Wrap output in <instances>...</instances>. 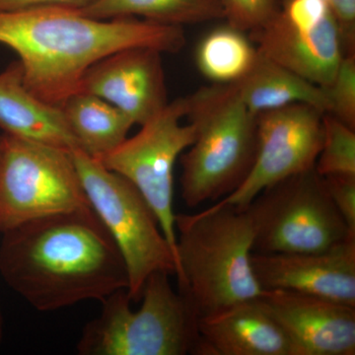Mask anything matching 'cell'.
I'll return each mask as SVG.
<instances>
[{
	"instance_id": "9c48e42d",
	"label": "cell",
	"mask_w": 355,
	"mask_h": 355,
	"mask_svg": "<svg viewBox=\"0 0 355 355\" xmlns=\"http://www.w3.org/2000/svg\"><path fill=\"white\" fill-rule=\"evenodd\" d=\"M186 97L168 103L137 135L100 159L107 169L121 175L137 187L157 216L176 259V229L173 207L174 168L178 158L193 144L196 128L183 123Z\"/></svg>"
},
{
	"instance_id": "7c38bea8",
	"label": "cell",
	"mask_w": 355,
	"mask_h": 355,
	"mask_svg": "<svg viewBox=\"0 0 355 355\" xmlns=\"http://www.w3.org/2000/svg\"><path fill=\"white\" fill-rule=\"evenodd\" d=\"M263 291L280 289L355 307V238L311 253H252Z\"/></svg>"
},
{
	"instance_id": "8fae6325",
	"label": "cell",
	"mask_w": 355,
	"mask_h": 355,
	"mask_svg": "<svg viewBox=\"0 0 355 355\" xmlns=\"http://www.w3.org/2000/svg\"><path fill=\"white\" fill-rule=\"evenodd\" d=\"M162 55L146 46L114 51L89 67L77 92L98 96L144 125L169 103Z\"/></svg>"
},
{
	"instance_id": "cb8c5ba5",
	"label": "cell",
	"mask_w": 355,
	"mask_h": 355,
	"mask_svg": "<svg viewBox=\"0 0 355 355\" xmlns=\"http://www.w3.org/2000/svg\"><path fill=\"white\" fill-rule=\"evenodd\" d=\"M282 17L299 29H314L330 14L326 0H279Z\"/></svg>"
},
{
	"instance_id": "44dd1931",
	"label": "cell",
	"mask_w": 355,
	"mask_h": 355,
	"mask_svg": "<svg viewBox=\"0 0 355 355\" xmlns=\"http://www.w3.org/2000/svg\"><path fill=\"white\" fill-rule=\"evenodd\" d=\"M323 144L315 169L321 176L355 175V130L328 113L323 116Z\"/></svg>"
},
{
	"instance_id": "7a4b0ae2",
	"label": "cell",
	"mask_w": 355,
	"mask_h": 355,
	"mask_svg": "<svg viewBox=\"0 0 355 355\" xmlns=\"http://www.w3.org/2000/svg\"><path fill=\"white\" fill-rule=\"evenodd\" d=\"M0 44L15 51L26 87L55 106L78 91L91 65L123 49L179 53L184 28L135 17L94 19L64 7L0 11Z\"/></svg>"
},
{
	"instance_id": "f1b7e54d",
	"label": "cell",
	"mask_w": 355,
	"mask_h": 355,
	"mask_svg": "<svg viewBox=\"0 0 355 355\" xmlns=\"http://www.w3.org/2000/svg\"><path fill=\"white\" fill-rule=\"evenodd\" d=\"M326 1H327V2H328V1H329V0H326Z\"/></svg>"
},
{
	"instance_id": "8992f818",
	"label": "cell",
	"mask_w": 355,
	"mask_h": 355,
	"mask_svg": "<svg viewBox=\"0 0 355 355\" xmlns=\"http://www.w3.org/2000/svg\"><path fill=\"white\" fill-rule=\"evenodd\" d=\"M71 153L88 202L125 261L128 294L139 302L151 275L176 272L172 248L155 212L135 184L80 149Z\"/></svg>"
},
{
	"instance_id": "6da1fadb",
	"label": "cell",
	"mask_w": 355,
	"mask_h": 355,
	"mask_svg": "<svg viewBox=\"0 0 355 355\" xmlns=\"http://www.w3.org/2000/svg\"><path fill=\"white\" fill-rule=\"evenodd\" d=\"M2 235L0 275L40 312L102 302L128 288L120 250L91 207L39 217Z\"/></svg>"
},
{
	"instance_id": "ac0fdd59",
	"label": "cell",
	"mask_w": 355,
	"mask_h": 355,
	"mask_svg": "<svg viewBox=\"0 0 355 355\" xmlns=\"http://www.w3.org/2000/svg\"><path fill=\"white\" fill-rule=\"evenodd\" d=\"M60 108L78 148L97 160L120 146L135 125L120 109L88 93L70 95Z\"/></svg>"
},
{
	"instance_id": "d4e9b609",
	"label": "cell",
	"mask_w": 355,
	"mask_h": 355,
	"mask_svg": "<svg viewBox=\"0 0 355 355\" xmlns=\"http://www.w3.org/2000/svg\"><path fill=\"white\" fill-rule=\"evenodd\" d=\"M324 180L334 205L355 236V175H330Z\"/></svg>"
},
{
	"instance_id": "603a6c76",
	"label": "cell",
	"mask_w": 355,
	"mask_h": 355,
	"mask_svg": "<svg viewBox=\"0 0 355 355\" xmlns=\"http://www.w3.org/2000/svg\"><path fill=\"white\" fill-rule=\"evenodd\" d=\"M223 19L243 32L257 31L279 10V0H220Z\"/></svg>"
},
{
	"instance_id": "ba28073f",
	"label": "cell",
	"mask_w": 355,
	"mask_h": 355,
	"mask_svg": "<svg viewBox=\"0 0 355 355\" xmlns=\"http://www.w3.org/2000/svg\"><path fill=\"white\" fill-rule=\"evenodd\" d=\"M90 207L71 151L0 135V233Z\"/></svg>"
},
{
	"instance_id": "3957f363",
	"label": "cell",
	"mask_w": 355,
	"mask_h": 355,
	"mask_svg": "<svg viewBox=\"0 0 355 355\" xmlns=\"http://www.w3.org/2000/svg\"><path fill=\"white\" fill-rule=\"evenodd\" d=\"M178 291L198 318L260 297L251 256L254 229L245 207L216 202L198 214H178Z\"/></svg>"
},
{
	"instance_id": "ffe728a7",
	"label": "cell",
	"mask_w": 355,
	"mask_h": 355,
	"mask_svg": "<svg viewBox=\"0 0 355 355\" xmlns=\"http://www.w3.org/2000/svg\"><path fill=\"white\" fill-rule=\"evenodd\" d=\"M248 33L225 25L203 37L196 51V62L211 84H233L246 76L259 51Z\"/></svg>"
},
{
	"instance_id": "5b68a950",
	"label": "cell",
	"mask_w": 355,
	"mask_h": 355,
	"mask_svg": "<svg viewBox=\"0 0 355 355\" xmlns=\"http://www.w3.org/2000/svg\"><path fill=\"white\" fill-rule=\"evenodd\" d=\"M170 275L157 272L148 277L139 310H132L128 289H119L105 298L101 314L84 327L77 343L78 354H197L198 315L173 288Z\"/></svg>"
},
{
	"instance_id": "5bb4252c",
	"label": "cell",
	"mask_w": 355,
	"mask_h": 355,
	"mask_svg": "<svg viewBox=\"0 0 355 355\" xmlns=\"http://www.w3.org/2000/svg\"><path fill=\"white\" fill-rule=\"evenodd\" d=\"M249 36L263 55L322 88L330 85L345 55L331 12L314 29L303 30L289 24L279 10Z\"/></svg>"
},
{
	"instance_id": "d6986e66",
	"label": "cell",
	"mask_w": 355,
	"mask_h": 355,
	"mask_svg": "<svg viewBox=\"0 0 355 355\" xmlns=\"http://www.w3.org/2000/svg\"><path fill=\"white\" fill-rule=\"evenodd\" d=\"M77 11L94 19L135 17L182 28L223 19L220 0H97Z\"/></svg>"
},
{
	"instance_id": "e0dca14e",
	"label": "cell",
	"mask_w": 355,
	"mask_h": 355,
	"mask_svg": "<svg viewBox=\"0 0 355 355\" xmlns=\"http://www.w3.org/2000/svg\"><path fill=\"white\" fill-rule=\"evenodd\" d=\"M233 85L243 104L256 116L293 104L311 105L323 113L329 111L328 98L323 88L260 51L252 69Z\"/></svg>"
},
{
	"instance_id": "52a82bcc",
	"label": "cell",
	"mask_w": 355,
	"mask_h": 355,
	"mask_svg": "<svg viewBox=\"0 0 355 355\" xmlns=\"http://www.w3.org/2000/svg\"><path fill=\"white\" fill-rule=\"evenodd\" d=\"M245 209L253 224V253L321 252L355 238L315 167L268 187Z\"/></svg>"
},
{
	"instance_id": "30bf717a",
	"label": "cell",
	"mask_w": 355,
	"mask_h": 355,
	"mask_svg": "<svg viewBox=\"0 0 355 355\" xmlns=\"http://www.w3.org/2000/svg\"><path fill=\"white\" fill-rule=\"evenodd\" d=\"M323 116L307 104L257 114L253 167L233 193L217 202L245 207L268 187L315 167L323 144Z\"/></svg>"
},
{
	"instance_id": "83f0119b",
	"label": "cell",
	"mask_w": 355,
	"mask_h": 355,
	"mask_svg": "<svg viewBox=\"0 0 355 355\" xmlns=\"http://www.w3.org/2000/svg\"><path fill=\"white\" fill-rule=\"evenodd\" d=\"M3 334H4L3 315H2L1 309H0V345H1L2 340H3Z\"/></svg>"
},
{
	"instance_id": "2e32d148",
	"label": "cell",
	"mask_w": 355,
	"mask_h": 355,
	"mask_svg": "<svg viewBox=\"0 0 355 355\" xmlns=\"http://www.w3.org/2000/svg\"><path fill=\"white\" fill-rule=\"evenodd\" d=\"M0 128L6 135L73 151L78 148L60 107L26 87L18 60L0 72Z\"/></svg>"
},
{
	"instance_id": "4316f807",
	"label": "cell",
	"mask_w": 355,
	"mask_h": 355,
	"mask_svg": "<svg viewBox=\"0 0 355 355\" xmlns=\"http://www.w3.org/2000/svg\"><path fill=\"white\" fill-rule=\"evenodd\" d=\"M97 0H0V11L19 10L35 7H64L83 10Z\"/></svg>"
},
{
	"instance_id": "9a60e30c",
	"label": "cell",
	"mask_w": 355,
	"mask_h": 355,
	"mask_svg": "<svg viewBox=\"0 0 355 355\" xmlns=\"http://www.w3.org/2000/svg\"><path fill=\"white\" fill-rule=\"evenodd\" d=\"M196 355H295L286 333L260 299L198 318Z\"/></svg>"
},
{
	"instance_id": "4fadbf2b",
	"label": "cell",
	"mask_w": 355,
	"mask_h": 355,
	"mask_svg": "<svg viewBox=\"0 0 355 355\" xmlns=\"http://www.w3.org/2000/svg\"><path fill=\"white\" fill-rule=\"evenodd\" d=\"M259 299L295 355L355 354V307L280 289L265 291Z\"/></svg>"
},
{
	"instance_id": "277c9868",
	"label": "cell",
	"mask_w": 355,
	"mask_h": 355,
	"mask_svg": "<svg viewBox=\"0 0 355 355\" xmlns=\"http://www.w3.org/2000/svg\"><path fill=\"white\" fill-rule=\"evenodd\" d=\"M186 100L196 139L180 157V184L184 205L197 207L227 197L246 179L258 146L257 116L233 84L202 86Z\"/></svg>"
},
{
	"instance_id": "7402d4cb",
	"label": "cell",
	"mask_w": 355,
	"mask_h": 355,
	"mask_svg": "<svg viewBox=\"0 0 355 355\" xmlns=\"http://www.w3.org/2000/svg\"><path fill=\"white\" fill-rule=\"evenodd\" d=\"M323 89L328 114L355 130V53L343 55L333 81Z\"/></svg>"
},
{
	"instance_id": "484cf974",
	"label": "cell",
	"mask_w": 355,
	"mask_h": 355,
	"mask_svg": "<svg viewBox=\"0 0 355 355\" xmlns=\"http://www.w3.org/2000/svg\"><path fill=\"white\" fill-rule=\"evenodd\" d=\"M328 4L340 31L345 55L355 53V0H329Z\"/></svg>"
}]
</instances>
